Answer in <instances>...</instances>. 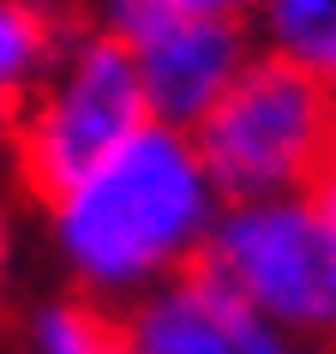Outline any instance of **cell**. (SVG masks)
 I'll use <instances>...</instances> for the list:
<instances>
[{
  "label": "cell",
  "instance_id": "6",
  "mask_svg": "<svg viewBox=\"0 0 336 354\" xmlns=\"http://www.w3.org/2000/svg\"><path fill=\"white\" fill-rule=\"evenodd\" d=\"M144 84V109L162 127L192 132L216 109V96L234 84L252 48H246L241 19H210V12H168L144 42L127 48Z\"/></svg>",
  "mask_w": 336,
  "mask_h": 354
},
{
  "label": "cell",
  "instance_id": "10",
  "mask_svg": "<svg viewBox=\"0 0 336 354\" xmlns=\"http://www.w3.org/2000/svg\"><path fill=\"white\" fill-rule=\"evenodd\" d=\"M174 6H187V12H210V19H252L259 0H174Z\"/></svg>",
  "mask_w": 336,
  "mask_h": 354
},
{
  "label": "cell",
  "instance_id": "4",
  "mask_svg": "<svg viewBox=\"0 0 336 354\" xmlns=\"http://www.w3.org/2000/svg\"><path fill=\"white\" fill-rule=\"evenodd\" d=\"M144 120V84L127 48L102 30L66 37L12 120V145H19V168L30 192L60 198L96 162H109Z\"/></svg>",
  "mask_w": 336,
  "mask_h": 354
},
{
  "label": "cell",
  "instance_id": "7",
  "mask_svg": "<svg viewBox=\"0 0 336 354\" xmlns=\"http://www.w3.org/2000/svg\"><path fill=\"white\" fill-rule=\"evenodd\" d=\"M264 55L288 60L336 96V0H259L252 6Z\"/></svg>",
  "mask_w": 336,
  "mask_h": 354
},
{
  "label": "cell",
  "instance_id": "12",
  "mask_svg": "<svg viewBox=\"0 0 336 354\" xmlns=\"http://www.w3.org/2000/svg\"><path fill=\"white\" fill-rule=\"evenodd\" d=\"M6 264H12V234H6V216H0V282H6Z\"/></svg>",
  "mask_w": 336,
  "mask_h": 354
},
{
  "label": "cell",
  "instance_id": "11",
  "mask_svg": "<svg viewBox=\"0 0 336 354\" xmlns=\"http://www.w3.org/2000/svg\"><path fill=\"white\" fill-rule=\"evenodd\" d=\"M312 198H318V210L336 223V145H330V156H324V168H318V180H312Z\"/></svg>",
  "mask_w": 336,
  "mask_h": 354
},
{
  "label": "cell",
  "instance_id": "1",
  "mask_svg": "<svg viewBox=\"0 0 336 354\" xmlns=\"http://www.w3.org/2000/svg\"><path fill=\"white\" fill-rule=\"evenodd\" d=\"M55 246L96 300H144L198 264L223 192L210 187L192 132L144 120L109 162L48 198Z\"/></svg>",
  "mask_w": 336,
  "mask_h": 354
},
{
  "label": "cell",
  "instance_id": "2",
  "mask_svg": "<svg viewBox=\"0 0 336 354\" xmlns=\"http://www.w3.org/2000/svg\"><path fill=\"white\" fill-rule=\"evenodd\" d=\"M192 145L223 205L312 192L336 145V96L288 60L252 55L192 127Z\"/></svg>",
  "mask_w": 336,
  "mask_h": 354
},
{
  "label": "cell",
  "instance_id": "8",
  "mask_svg": "<svg viewBox=\"0 0 336 354\" xmlns=\"http://www.w3.org/2000/svg\"><path fill=\"white\" fill-rule=\"evenodd\" d=\"M60 37L48 12L30 0H0V109H19L37 91V78L48 73Z\"/></svg>",
  "mask_w": 336,
  "mask_h": 354
},
{
  "label": "cell",
  "instance_id": "5",
  "mask_svg": "<svg viewBox=\"0 0 336 354\" xmlns=\"http://www.w3.org/2000/svg\"><path fill=\"white\" fill-rule=\"evenodd\" d=\"M127 336L138 354H324L312 342L288 336L282 324H270L264 313H252L205 264L150 288L132 306Z\"/></svg>",
  "mask_w": 336,
  "mask_h": 354
},
{
  "label": "cell",
  "instance_id": "9",
  "mask_svg": "<svg viewBox=\"0 0 336 354\" xmlns=\"http://www.w3.org/2000/svg\"><path fill=\"white\" fill-rule=\"evenodd\" d=\"M30 348L37 354H138L127 324H114L96 300H55L30 318Z\"/></svg>",
  "mask_w": 336,
  "mask_h": 354
},
{
  "label": "cell",
  "instance_id": "3",
  "mask_svg": "<svg viewBox=\"0 0 336 354\" xmlns=\"http://www.w3.org/2000/svg\"><path fill=\"white\" fill-rule=\"evenodd\" d=\"M198 264L288 336L336 354V223L312 192L223 205Z\"/></svg>",
  "mask_w": 336,
  "mask_h": 354
}]
</instances>
